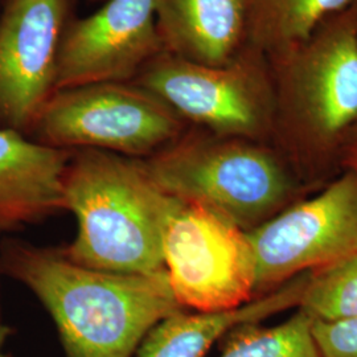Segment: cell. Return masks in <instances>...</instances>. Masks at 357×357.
I'll use <instances>...</instances> for the list:
<instances>
[{
  "label": "cell",
  "mask_w": 357,
  "mask_h": 357,
  "mask_svg": "<svg viewBox=\"0 0 357 357\" xmlns=\"http://www.w3.org/2000/svg\"><path fill=\"white\" fill-rule=\"evenodd\" d=\"M0 274L24 284L45 307L66 357H132L153 327L184 308L166 270L123 274L81 266L61 248L7 238Z\"/></svg>",
  "instance_id": "cell-1"
},
{
  "label": "cell",
  "mask_w": 357,
  "mask_h": 357,
  "mask_svg": "<svg viewBox=\"0 0 357 357\" xmlns=\"http://www.w3.org/2000/svg\"><path fill=\"white\" fill-rule=\"evenodd\" d=\"M64 211L77 234L64 255L81 266L123 274L165 270L167 227L184 205L149 172L144 159L73 150L63 178Z\"/></svg>",
  "instance_id": "cell-2"
},
{
  "label": "cell",
  "mask_w": 357,
  "mask_h": 357,
  "mask_svg": "<svg viewBox=\"0 0 357 357\" xmlns=\"http://www.w3.org/2000/svg\"><path fill=\"white\" fill-rule=\"evenodd\" d=\"M275 128L299 153L327 155L357 126V3L291 51L268 60Z\"/></svg>",
  "instance_id": "cell-3"
},
{
  "label": "cell",
  "mask_w": 357,
  "mask_h": 357,
  "mask_svg": "<svg viewBox=\"0 0 357 357\" xmlns=\"http://www.w3.org/2000/svg\"><path fill=\"white\" fill-rule=\"evenodd\" d=\"M144 163L167 193L208 208L245 231L277 215L291 188L281 158L268 146L204 130H187Z\"/></svg>",
  "instance_id": "cell-4"
},
{
  "label": "cell",
  "mask_w": 357,
  "mask_h": 357,
  "mask_svg": "<svg viewBox=\"0 0 357 357\" xmlns=\"http://www.w3.org/2000/svg\"><path fill=\"white\" fill-rule=\"evenodd\" d=\"M163 100L134 81L56 90L29 138L60 150H101L147 159L188 130Z\"/></svg>",
  "instance_id": "cell-5"
},
{
  "label": "cell",
  "mask_w": 357,
  "mask_h": 357,
  "mask_svg": "<svg viewBox=\"0 0 357 357\" xmlns=\"http://www.w3.org/2000/svg\"><path fill=\"white\" fill-rule=\"evenodd\" d=\"M187 123L211 134L264 141L275 128V93L268 59L245 48L225 65L160 53L134 79Z\"/></svg>",
  "instance_id": "cell-6"
},
{
  "label": "cell",
  "mask_w": 357,
  "mask_h": 357,
  "mask_svg": "<svg viewBox=\"0 0 357 357\" xmlns=\"http://www.w3.org/2000/svg\"><path fill=\"white\" fill-rule=\"evenodd\" d=\"M163 266L175 299L187 311H227L255 298V257L246 231L202 205L184 203L169 221Z\"/></svg>",
  "instance_id": "cell-7"
},
{
  "label": "cell",
  "mask_w": 357,
  "mask_h": 357,
  "mask_svg": "<svg viewBox=\"0 0 357 357\" xmlns=\"http://www.w3.org/2000/svg\"><path fill=\"white\" fill-rule=\"evenodd\" d=\"M255 257V298L357 252V169L318 196L246 231Z\"/></svg>",
  "instance_id": "cell-8"
},
{
  "label": "cell",
  "mask_w": 357,
  "mask_h": 357,
  "mask_svg": "<svg viewBox=\"0 0 357 357\" xmlns=\"http://www.w3.org/2000/svg\"><path fill=\"white\" fill-rule=\"evenodd\" d=\"M73 0H6L0 13V128L29 135L56 91Z\"/></svg>",
  "instance_id": "cell-9"
},
{
  "label": "cell",
  "mask_w": 357,
  "mask_h": 357,
  "mask_svg": "<svg viewBox=\"0 0 357 357\" xmlns=\"http://www.w3.org/2000/svg\"><path fill=\"white\" fill-rule=\"evenodd\" d=\"M160 53L155 0H106L98 11L72 19L65 28L56 90L134 81Z\"/></svg>",
  "instance_id": "cell-10"
},
{
  "label": "cell",
  "mask_w": 357,
  "mask_h": 357,
  "mask_svg": "<svg viewBox=\"0 0 357 357\" xmlns=\"http://www.w3.org/2000/svg\"><path fill=\"white\" fill-rule=\"evenodd\" d=\"M70 153L0 128V234L64 211L63 178Z\"/></svg>",
  "instance_id": "cell-11"
},
{
  "label": "cell",
  "mask_w": 357,
  "mask_h": 357,
  "mask_svg": "<svg viewBox=\"0 0 357 357\" xmlns=\"http://www.w3.org/2000/svg\"><path fill=\"white\" fill-rule=\"evenodd\" d=\"M163 52L192 63L225 65L246 48V0H155Z\"/></svg>",
  "instance_id": "cell-12"
},
{
  "label": "cell",
  "mask_w": 357,
  "mask_h": 357,
  "mask_svg": "<svg viewBox=\"0 0 357 357\" xmlns=\"http://www.w3.org/2000/svg\"><path fill=\"white\" fill-rule=\"evenodd\" d=\"M308 278L310 271L233 310L195 314L181 310L159 321L146 335L135 355L137 357H205L217 342L222 340L234 328L261 323L291 307L299 306Z\"/></svg>",
  "instance_id": "cell-13"
},
{
  "label": "cell",
  "mask_w": 357,
  "mask_h": 357,
  "mask_svg": "<svg viewBox=\"0 0 357 357\" xmlns=\"http://www.w3.org/2000/svg\"><path fill=\"white\" fill-rule=\"evenodd\" d=\"M357 0H246V47L268 60L303 44Z\"/></svg>",
  "instance_id": "cell-14"
},
{
  "label": "cell",
  "mask_w": 357,
  "mask_h": 357,
  "mask_svg": "<svg viewBox=\"0 0 357 357\" xmlns=\"http://www.w3.org/2000/svg\"><path fill=\"white\" fill-rule=\"evenodd\" d=\"M311 326L312 319L301 308L274 327L245 324L221 340L220 357H321Z\"/></svg>",
  "instance_id": "cell-15"
},
{
  "label": "cell",
  "mask_w": 357,
  "mask_h": 357,
  "mask_svg": "<svg viewBox=\"0 0 357 357\" xmlns=\"http://www.w3.org/2000/svg\"><path fill=\"white\" fill-rule=\"evenodd\" d=\"M298 307L312 320L357 318V252L311 271Z\"/></svg>",
  "instance_id": "cell-16"
},
{
  "label": "cell",
  "mask_w": 357,
  "mask_h": 357,
  "mask_svg": "<svg viewBox=\"0 0 357 357\" xmlns=\"http://www.w3.org/2000/svg\"><path fill=\"white\" fill-rule=\"evenodd\" d=\"M311 332L321 357H357V318L312 320Z\"/></svg>",
  "instance_id": "cell-17"
},
{
  "label": "cell",
  "mask_w": 357,
  "mask_h": 357,
  "mask_svg": "<svg viewBox=\"0 0 357 357\" xmlns=\"http://www.w3.org/2000/svg\"><path fill=\"white\" fill-rule=\"evenodd\" d=\"M344 149L345 160L349 168L357 169V126L349 134L348 139L343 146Z\"/></svg>",
  "instance_id": "cell-18"
},
{
  "label": "cell",
  "mask_w": 357,
  "mask_h": 357,
  "mask_svg": "<svg viewBox=\"0 0 357 357\" xmlns=\"http://www.w3.org/2000/svg\"><path fill=\"white\" fill-rule=\"evenodd\" d=\"M13 330L7 324H0V357H13L7 351L6 345L8 343V339L13 336Z\"/></svg>",
  "instance_id": "cell-19"
},
{
  "label": "cell",
  "mask_w": 357,
  "mask_h": 357,
  "mask_svg": "<svg viewBox=\"0 0 357 357\" xmlns=\"http://www.w3.org/2000/svg\"><path fill=\"white\" fill-rule=\"evenodd\" d=\"M93 1H96V0H93Z\"/></svg>",
  "instance_id": "cell-20"
}]
</instances>
